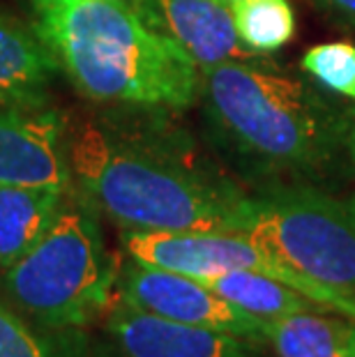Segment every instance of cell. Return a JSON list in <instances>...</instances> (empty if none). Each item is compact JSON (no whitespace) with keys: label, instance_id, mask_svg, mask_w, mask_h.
<instances>
[{"label":"cell","instance_id":"5bb4252c","mask_svg":"<svg viewBox=\"0 0 355 357\" xmlns=\"http://www.w3.org/2000/svg\"><path fill=\"white\" fill-rule=\"evenodd\" d=\"M203 284L231 302L233 307L247 311L249 316H256L261 321H277L293 314H305V311L321 309L316 302L305 298L296 288L282 284L268 275L252 270H231L224 275L201 279Z\"/></svg>","mask_w":355,"mask_h":357},{"label":"cell","instance_id":"ac0fdd59","mask_svg":"<svg viewBox=\"0 0 355 357\" xmlns=\"http://www.w3.org/2000/svg\"><path fill=\"white\" fill-rule=\"evenodd\" d=\"M309 3H314L319 10L335 17L337 21L355 26V0H309Z\"/></svg>","mask_w":355,"mask_h":357},{"label":"cell","instance_id":"5b68a950","mask_svg":"<svg viewBox=\"0 0 355 357\" xmlns=\"http://www.w3.org/2000/svg\"><path fill=\"white\" fill-rule=\"evenodd\" d=\"M252 203L249 238L300 275L355 295L353 187H261Z\"/></svg>","mask_w":355,"mask_h":357},{"label":"cell","instance_id":"7a4b0ae2","mask_svg":"<svg viewBox=\"0 0 355 357\" xmlns=\"http://www.w3.org/2000/svg\"><path fill=\"white\" fill-rule=\"evenodd\" d=\"M35 33L88 100L183 111L199 100L201 70L178 42L150 28L127 0H33Z\"/></svg>","mask_w":355,"mask_h":357},{"label":"cell","instance_id":"8992f818","mask_svg":"<svg viewBox=\"0 0 355 357\" xmlns=\"http://www.w3.org/2000/svg\"><path fill=\"white\" fill-rule=\"evenodd\" d=\"M123 249L132 261L210 279L231 270H252L296 288L321 309L355 321V295L314 281L279 261L247 233L229 231H123Z\"/></svg>","mask_w":355,"mask_h":357},{"label":"cell","instance_id":"7c38bea8","mask_svg":"<svg viewBox=\"0 0 355 357\" xmlns=\"http://www.w3.org/2000/svg\"><path fill=\"white\" fill-rule=\"evenodd\" d=\"M70 189L0 185V268L17 263L51 229Z\"/></svg>","mask_w":355,"mask_h":357},{"label":"cell","instance_id":"ba28073f","mask_svg":"<svg viewBox=\"0 0 355 357\" xmlns=\"http://www.w3.org/2000/svg\"><path fill=\"white\" fill-rule=\"evenodd\" d=\"M65 127L54 111L0 106V185L72 187Z\"/></svg>","mask_w":355,"mask_h":357},{"label":"cell","instance_id":"4fadbf2b","mask_svg":"<svg viewBox=\"0 0 355 357\" xmlns=\"http://www.w3.org/2000/svg\"><path fill=\"white\" fill-rule=\"evenodd\" d=\"M266 337L279 357H355V321L323 309L268 321Z\"/></svg>","mask_w":355,"mask_h":357},{"label":"cell","instance_id":"30bf717a","mask_svg":"<svg viewBox=\"0 0 355 357\" xmlns=\"http://www.w3.org/2000/svg\"><path fill=\"white\" fill-rule=\"evenodd\" d=\"M143 21L178 42L201 72L231 60H252L236 33L229 5L219 0H132Z\"/></svg>","mask_w":355,"mask_h":357},{"label":"cell","instance_id":"9c48e42d","mask_svg":"<svg viewBox=\"0 0 355 357\" xmlns=\"http://www.w3.org/2000/svg\"><path fill=\"white\" fill-rule=\"evenodd\" d=\"M107 332L123 357H252L254 353L249 339L160 318L123 298L111 309Z\"/></svg>","mask_w":355,"mask_h":357},{"label":"cell","instance_id":"8fae6325","mask_svg":"<svg viewBox=\"0 0 355 357\" xmlns=\"http://www.w3.org/2000/svg\"><path fill=\"white\" fill-rule=\"evenodd\" d=\"M58 70L56 56L35 28L0 12V106L44 109Z\"/></svg>","mask_w":355,"mask_h":357},{"label":"cell","instance_id":"d6986e66","mask_svg":"<svg viewBox=\"0 0 355 357\" xmlns=\"http://www.w3.org/2000/svg\"><path fill=\"white\" fill-rule=\"evenodd\" d=\"M219 3H224V5H231V3H236V0H219Z\"/></svg>","mask_w":355,"mask_h":357},{"label":"cell","instance_id":"52a82bcc","mask_svg":"<svg viewBox=\"0 0 355 357\" xmlns=\"http://www.w3.org/2000/svg\"><path fill=\"white\" fill-rule=\"evenodd\" d=\"M116 288L118 298L160 318L229 332L249 341L268 339L266 321L233 307L201 279L143 265L130 258V263L116 275Z\"/></svg>","mask_w":355,"mask_h":357},{"label":"cell","instance_id":"2e32d148","mask_svg":"<svg viewBox=\"0 0 355 357\" xmlns=\"http://www.w3.org/2000/svg\"><path fill=\"white\" fill-rule=\"evenodd\" d=\"M300 67L316 86L355 102V44H316L305 51Z\"/></svg>","mask_w":355,"mask_h":357},{"label":"cell","instance_id":"9a60e30c","mask_svg":"<svg viewBox=\"0 0 355 357\" xmlns=\"http://www.w3.org/2000/svg\"><path fill=\"white\" fill-rule=\"evenodd\" d=\"M229 10L238 37L247 49L261 56L279 51L296 33V17L289 0H236Z\"/></svg>","mask_w":355,"mask_h":357},{"label":"cell","instance_id":"6da1fadb","mask_svg":"<svg viewBox=\"0 0 355 357\" xmlns=\"http://www.w3.org/2000/svg\"><path fill=\"white\" fill-rule=\"evenodd\" d=\"M208 136L254 189L355 182V106L263 56L201 72Z\"/></svg>","mask_w":355,"mask_h":357},{"label":"cell","instance_id":"277c9868","mask_svg":"<svg viewBox=\"0 0 355 357\" xmlns=\"http://www.w3.org/2000/svg\"><path fill=\"white\" fill-rule=\"evenodd\" d=\"M116 275L95 205L70 189L51 229L5 270V288L47 328H77L111 305Z\"/></svg>","mask_w":355,"mask_h":357},{"label":"cell","instance_id":"e0dca14e","mask_svg":"<svg viewBox=\"0 0 355 357\" xmlns=\"http://www.w3.org/2000/svg\"><path fill=\"white\" fill-rule=\"evenodd\" d=\"M0 357H60L21 316L0 302Z\"/></svg>","mask_w":355,"mask_h":357},{"label":"cell","instance_id":"3957f363","mask_svg":"<svg viewBox=\"0 0 355 357\" xmlns=\"http://www.w3.org/2000/svg\"><path fill=\"white\" fill-rule=\"evenodd\" d=\"M77 189L123 231H229L252 222V192L155 146L95 125L67 141Z\"/></svg>","mask_w":355,"mask_h":357}]
</instances>
